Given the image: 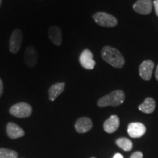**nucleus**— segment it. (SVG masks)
<instances>
[{
	"label": "nucleus",
	"mask_w": 158,
	"mask_h": 158,
	"mask_svg": "<svg viewBox=\"0 0 158 158\" xmlns=\"http://www.w3.org/2000/svg\"><path fill=\"white\" fill-rule=\"evenodd\" d=\"M101 56L105 62L115 68H123L125 63L124 56L120 51L109 45H106L102 48Z\"/></svg>",
	"instance_id": "nucleus-1"
},
{
	"label": "nucleus",
	"mask_w": 158,
	"mask_h": 158,
	"mask_svg": "<svg viewBox=\"0 0 158 158\" xmlns=\"http://www.w3.org/2000/svg\"><path fill=\"white\" fill-rule=\"evenodd\" d=\"M124 99H125V94L123 91L114 90L99 99L97 105L101 108L107 107V106L116 107L123 103Z\"/></svg>",
	"instance_id": "nucleus-2"
},
{
	"label": "nucleus",
	"mask_w": 158,
	"mask_h": 158,
	"mask_svg": "<svg viewBox=\"0 0 158 158\" xmlns=\"http://www.w3.org/2000/svg\"><path fill=\"white\" fill-rule=\"evenodd\" d=\"M97 24L103 27H115L118 24V20L113 15L105 12H98L92 15Z\"/></svg>",
	"instance_id": "nucleus-3"
},
{
	"label": "nucleus",
	"mask_w": 158,
	"mask_h": 158,
	"mask_svg": "<svg viewBox=\"0 0 158 158\" xmlns=\"http://www.w3.org/2000/svg\"><path fill=\"white\" fill-rule=\"evenodd\" d=\"M10 113L11 115L18 118H27L31 116L32 113V108L27 102H21L13 105L10 108Z\"/></svg>",
	"instance_id": "nucleus-4"
},
{
	"label": "nucleus",
	"mask_w": 158,
	"mask_h": 158,
	"mask_svg": "<svg viewBox=\"0 0 158 158\" xmlns=\"http://www.w3.org/2000/svg\"><path fill=\"white\" fill-rule=\"evenodd\" d=\"M23 41V32L21 29H16L12 32L9 41L10 51L13 54H17L21 48Z\"/></svg>",
	"instance_id": "nucleus-5"
},
{
	"label": "nucleus",
	"mask_w": 158,
	"mask_h": 158,
	"mask_svg": "<svg viewBox=\"0 0 158 158\" xmlns=\"http://www.w3.org/2000/svg\"><path fill=\"white\" fill-rule=\"evenodd\" d=\"M79 62L86 70H93L96 65L95 61L93 59V54L89 49H85L79 57Z\"/></svg>",
	"instance_id": "nucleus-6"
},
{
	"label": "nucleus",
	"mask_w": 158,
	"mask_h": 158,
	"mask_svg": "<svg viewBox=\"0 0 158 158\" xmlns=\"http://www.w3.org/2000/svg\"><path fill=\"white\" fill-rule=\"evenodd\" d=\"M155 63L152 60H145L140 64L139 75L144 81H149L152 76Z\"/></svg>",
	"instance_id": "nucleus-7"
},
{
	"label": "nucleus",
	"mask_w": 158,
	"mask_h": 158,
	"mask_svg": "<svg viewBox=\"0 0 158 158\" xmlns=\"http://www.w3.org/2000/svg\"><path fill=\"white\" fill-rule=\"evenodd\" d=\"M38 54L35 47L28 46L25 50L24 62L25 64L29 68H34L37 64Z\"/></svg>",
	"instance_id": "nucleus-8"
},
{
	"label": "nucleus",
	"mask_w": 158,
	"mask_h": 158,
	"mask_svg": "<svg viewBox=\"0 0 158 158\" xmlns=\"http://www.w3.org/2000/svg\"><path fill=\"white\" fill-rule=\"evenodd\" d=\"M147 128L141 122H131L127 127V133L131 138H138L146 133Z\"/></svg>",
	"instance_id": "nucleus-9"
},
{
	"label": "nucleus",
	"mask_w": 158,
	"mask_h": 158,
	"mask_svg": "<svg viewBox=\"0 0 158 158\" xmlns=\"http://www.w3.org/2000/svg\"><path fill=\"white\" fill-rule=\"evenodd\" d=\"M133 10L141 15H148L152 9V0H138L133 6Z\"/></svg>",
	"instance_id": "nucleus-10"
},
{
	"label": "nucleus",
	"mask_w": 158,
	"mask_h": 158,
	"mask_svg": "<svg viewBox=\"0 0 158 158\" xmlns=\"http://www.w3.org/2000/svg\"><path fill=\"white\" fill-rule=\"evenodd\" d=\"M93 127L92 119L89 117L79 118L75 124V128L79 133H87Z\"/></svg>",
	"instance_id": "nucleus-11"
},
{
	"label": "nucleus",
	"mask_w": 158,
	"mask_h": 158,
	"mask_svg": "<svg viewBox=\"0 0 158 158\" xmlns=\"http://www.w3.org/2000/svg\"><path fill=\"white\" fill-rule=\"evenodd\" d=\"M6 131L8 137L11 139H17V138L24 136L25 133L23 130L18 124L13 122H9L6 127Z\"/></svg>",
	"instance_id": "nucleus-12"
},
{
	"label": "nucleus",
	"mask_w": 158,
	"mask_h": 158,
	"mask_svg": "<svg viewBox=\"0 0 158 158\" xmlns=\"http://www.w3.org/2000/svg\"><path fill=\"white\" fill-rule=\"evenodd\" d=\"M48 35L49 39L55 45L59 46L62 43V31L60 27L57 26H52L48 29Z\"/></svg>",
	"instance_id": "nucleus-13"
},
{
	"label": "nucleus",
	"mask_w": 158,
	"mask_h": 158,
	"mask_svg": "<svg viewBox=\"0 0 158 158\" xmlns=\"http://www.w3.org/2000/svg\"><path fill=\"white\" fill-rule=\"evenodd\" d=\"M119 124V118L116 115H112L105 121L103 129L107 133H113L118 130Z\"/></svg>",
	"instance_id": "nucleus-14"
},
{
	"label": "nucleus",
	"mask_w": 158,
	"mask_h": 158,
	"mask_svg": "<svg viewBox=\"0 0 158 158\" xmlns=\"http://www.w3.org/2000/svg\"><path fill=\"white\" fill-rule=\"evenodd\" d=\"M65 88V83H56L51 86L48 89L49 100L54 101L61 94L64 92Z\"/></svg>",
	"instance_id": "nucleus-15"
},
{
	"label": "nucleus",
	"mask_w": 158,
	"mask_h": 158,
	"mask_svg": "<svg viewBox=\"0 0 158 158\" xmlns=\"http://www.w3.org/2000/svg\"><path fill=\"white\" fill-rule=\"evenodd\" d=\"M156 107L155 100L152 98H147L145 100L138 106V109L145 114H152L155 111Z\"/></svg>",
	"instance_id": "nucleus-16"
},
{
	"label": "nucleus",
	"mask_w": 158,
	"mask_h": 158,
	"mask_svg": "<svg viewBox=\"0 0 158 158\" xmlns=\"http://www.w3.org/2000/svg\"><path fill=\"white\" fill-rule=\"evenodd\" d=\"M116 143L119 148L125 152H129L133 149V142L127 138H119L116 139Z\"/></svg>",
	"instance_id": "nucleus-17"
},
{
	"label": "nucleus",
	"mask_w": 158,
	"mask_h": 158,
	"mask_svg": "<svg viewBox=\"0 0 158 158\" xmlns=\"http://www.w3.org/2000/svg\"><path fill=\"white\" fill-rule=\"evenodd\" d=\"M0 158H18V153L14 150L0 148Z\"/></svg>",
	"instance_id": "nucleus-18"
},
{
	"label": "nucleus",
	"mask_w": 158,
	"mask_h": 158,
	"mask_svg": "<svg viewBox=\"0 0 158 158\" xmlns=\"http://www.w3.org/2000/svg\"><path fill=\"white\" fill-rule=\"evenodd\" d=\"M130 158H143V154L141 152H135L132 154Z\"/></svg>",
	"instance_id": "nucleus-19"
},
{
	"label": "nucleus",
	"mask_w": 158,
	"mask_h": 158,
	"mask_svg": "<svg viewBox=\"0 0 158 158\" xmlns=\"http://www.w3.org/2000/svg\"><path fill=\"white\" fill-rule=\"evenodd\" d=\"M4 92V84H3V81L2 80V78H0V98L1 96L2 95Z\"/></svg>",
	"instance_id": "nucleus-20"
},
{
	"label": "nucleus",
	"mask_w": 158,
	"mask_h": 158,
	"mask_svg": "<svg viewBox=\"0 0 158 158\" xmlns=\"http://www.w3.org/2000/svg\"><path fill=\"white\" fill-rule=\"evenodd\" d=\"M153 5H154V7H155L156 15L158 16V0H155V1L153 2Z\"/></svg>",
	"instance_id": "nucleus-21"
},
{
	"label": "nucleus",
	"mask_w": 158,
	"mask_h": 158,
	"mask_svg": "<svg viewBox=\"0 0 158 158\" xmlns=\"http://www.w3.org/2000/svg\"><path fill=\"white\" fill-rule=\"evenodd\" d=\"M113 158H124V157L120 153H116L114 155Z\"/></svg>",
	"instance_id": "nucleus-22"
},
{
	"label": "nucleus",
	"mask_w": 158,
	"mask_h": 158,
	"mask_svg": "<svg viewBox=\"0 0 158 158\" xmlns=\"http://www.w3.org/2000/svg\"><path fill=\"white\" fill-rule=\"evenodd\" d=\"M155 76L156 80H157V81H158V65H157V69H156V71H155Z\"/></svg>",
	"instance_id": "nucleus-23"
},
{
	"label": "nucleus",
	"mask_w": 158,
	"mask_h": 158,
	"mask_svg": "<svg viewBox=\"0 0 158 158\" xmlns=\"http://www.w3.org/2000/svg\"><path fill=\"white\" fill-rule=\"evenodd\" d=\"M2 3V0H0V7H1Z\"/></svg>",
	"instance_id": "nucleus-24"
},
{
	"label": "nucleus",
	"mask_w": 158,
	"mask_h": 158,
	"mask_svg": "<svg viewBox=\"0 0 158 158\" xmlns=\"http://www.w3.org/2000/svg\"><path fill=\"white\" fill-rule=\"evenodd\" d=\"M91 158H96V157H91Z\"/></svg>",
	"instance_id": "nucleus-25"
}]
</instances>
